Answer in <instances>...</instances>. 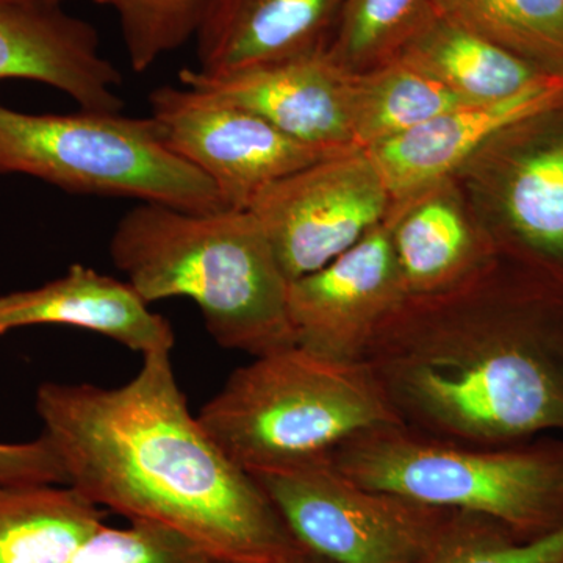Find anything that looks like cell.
Here are the masks:
<instances>
[{
    "instance_id": "cell-28",
    "label": "cell",
    "mask_w": 563,
    "mask_h": 563,
    "mask_svg": "<svg viewBox=\"0 0 563 563\" xmlns=\"http://www.w3.org/2000/svg\"><path fill=\"white\" fill-rule=\"evenodd\" d=\"M0 3H31V5H63L65 0H0Z\"/></svg>"
},
{
    "instance_id": "cell-29",
    "label": "cell",
    "mask_w": 563,
    "mask_h": 563,
    "mask_svg": "<svg viewBox=\"0 0 563 563\" xmlns=\"http://www.w3.org/2000/svg\"><path fill=\"white\" fill-rule=\"evenodd\" d=\"M2 335H3V331H2V329H0V336H2Z\"/></svg>"
},
{
    "instance_id": "cell-17",
    "label": "cell",
    "mask_w": 563,
    "mask_h": 563,
    "mask_svg": "<svg viewBox=\"0 0 563 563\" xmlns=\"http://www.w3.org/2000/svg\"><path fill=\"white\" fill-rule=\"evenodd\" d=\"M391 58L428 74L466 102H487L523 90L543 70L429 9Z\"/></svg>"
},
{
    "instance_id": "cell-11",
    "label": "cell",
    "mask_w": 563,
    "mask_h": 563,
    "mask_svg": "<svg viewBox=\"0 0 563 563\" xmlns=\"http://www.w3.org/2000/svg\"><path fill=\"white\" fill-rule=\"evenodd\" d=\"M354 76L325 47L225 74L179 73L187 87L214 92L322 151H358L352 140Z\"/></svg>"
},
{
    "instance_id": "cell-7",
    "label": "cell",
    "mask_w": 563,
    "mask_h": 563,
    "mask_svg": "<svg viewBox=\"0 0 563 563\" xmlns=\"http://www.w3.org/2000/svg\"><path fill=\"white\" fill-rule=\"evenodd\" d=\"M252 477L295 542L331 563H426L454 514L366 487L331 457Z\"/></svg>"
},
{
    "instance_id": "cell-2",
    "label": "cell",
    "mask_w": 563,
    "mask_h": 563,
    "mask_svg": "<svg viewBox=\"0 0 563 563\" xmlns=\"http://www.w3.org/2000/svg\"><path fill=\"white\" fill-rule=\"evenodd\" d=\"M407 299L366 363L399 422L451 442L504 446L563 437V299L504 282Z\"/></svg>"
},
{
    "instance_id": "cell-24",
    "label": "cell",
    "mask_w": 563,
    "mask_h": 563,
    "mask_svg": "<svg viewBox=\"0 0 563 563\" xmlns=\"http://www.w3.org/2000/svg\"><path fill=\"white\" fill-rule=\"evenodd\" d=\"M426 563H563V528L523 540L492 518L454 512Z\"/></svg>"
},
{
    "instance_id": "cell-4",
    "label": "cell",
    "mask_w": 563,
    "mask_h": 563,
    "mask_svg": "<svg viewBox=\"0 0 563 563\" xmlns=\"http://www.w3.org/2000/svg\"><path fill=\"white\" fill-rule=\"evenodd\" d=\"M198 418L251 476L329 459L358 433L401 424L366 363L329 361L298 344L233 372Z\"/></svg>"
},
{
    "instance_id": "cell-15",
    "label": "cell",
    "mask_w": 563,
    "mask_h": 563,
    "mask_svg": "<svg viewBox=\"0 0 563 563\" xmlns=\"http://www.w3.org/2000/svg\"><path fill=\"white\" fill-rule=\"evenodd\" d=\"M69 325L101 333L141 355L172 352V322L152 312L151 303L128 280L74 263L57 279L31 290L0 296V329Z\"/></svg>"
},
{
    "instance_id": "cell-16",
    "label": "cell",
    "mask_w": 563,
    "mask_h": 563,
    "mask_svg": "<svg viewBox=\"0 0 563 563\" xmlns=\"http://www.w3.org/2000/svg\"><path fill=\"white\" fill-rule=\"evenodd\" d=\"M343 0H211L195 35L198 70L225 74L321 49Z\"/></svg>"
},
{
    "instance_id": "cell-26",
    "label": "cell",
    "mask_w": 563,
    "mask_h": 563,
    "mask_svg": "<svg viewBox=\"0 0 563 563\" xmlns=\"http://www.w3.org/2000/svg\"><path fill=\"white\" fill-rule=\"evenodd\" d=\"M0 484L68 485L65 468L46 437L0 443Z\"/></svg>"
},
{
    "instance_id": "cell-18",
    "label": "cell",
    "mask_w": 563,
    "mask_h": 563,
    "mask_svg": "<svg viewBox=\"0 0 563 563\" xmlns=\"http://www.w3.org/2000/svg\"><path fill=\"white\" fill-rule=\"evenodd\" d=\"M496 203L515 254L563 284V133L533 141L509 158Z\"/></svg>"
},
{
    "instance_id": "cell-3",
    "label": "cell",
    "mask_w": 563,
    "mask_h": 563,
    "mask_svg": "<svg viewBox=\"0 0 563 563\" xmlns=\"http://www.w3.org/2000/svg\"><path fill=\"white\" fill-rule=\"evenodd\" d=\"M109 251L147 302H195L225 350L261 357L295 346L290 280L251 210L139 202L118 221Z\"/></svg>"
},
{
    "instance_id": "cell-21",
    "label": "cell",
    "mask_w": 563,
    "mask_h": 563,
    "mask_svg": "<svg viewBox=\"0 0 563 563\" xmlns=\"http://www.w3.org/2000/svg\"><path fill=\"white\" fill-rule=\"evenodd\" d=\"M432 9L548 73H563V0H429Z\"/></svg>"
},
{
    "instance_id": "cell-30",
    "label": "cell",
    "mask_w": 563,
    "mask_h": 563,
    "mask_svg": "<svg viewBox=\"0 0 563 563\" xmlns=\"http://www.w3.org/2000/svg\"><path fill=\"white\" fill-rule=\"evenodd\" d=\"M222 563H229V562H222Z\"/></svg>"
},
{
    "instance_id": "cell-27",
    "label": "cell",
    "mask_w": 563,
    "mask_h": 563,
    "mask_svg": "<svg viewBox=\"0 0 563 563\" xmlns=\"http://www.w3.org/2000/svg\"><path fill=\"white\" fill-rule=\"evenodd\" d=\"M279 563H331L325 561V559L320 558V555L309 553V551L303 550V548L299 547L295 553L285 558L284 561Z\"/></svg>"
},
{
    "instance_id": "cell-14",
    "label": "cell",
    "mask_w": 563,
    "mask_h": 563,
    "mask_svg": "<svg viewBox=\"0 0 563 563\" xmlns=\"http://www.w3.org/2000/svg\"><path fill=\"white\" fill-rule=\"evenodd\" d=\"M385 225L407 299L450 295L501 262L495 236L468 213L451 177L393 202Z\"/></svg>"
},
{
    "instance_id": "cell-22",
    "label": "cell",
    "mask_w": 563,
    "mask_h": 563,
    "mask_svg": "<svg viewBox=\"0 0 563 563\" xmlns=\"http://www.w3.org/2000/svg\"><path fill=\"white\" fill-rule=\"evenodd\" d=\"M428 9L429 0H343L329 55L350 73L383 65Z\"/></svg>"
},
{
    "instance_id": "cell-23",
    "label": "cell",
    "mask_w": 563,
    "mask_h": 563,
    "mask_svg": "<svg viewBox=\"0 0 563 563\" xmlns=\"http://www.w3.org/2000/svg\"><path fill=\"white\" fill-rule=\"evenodd\" d=\"M68 2V0H65ZM117 13L129 62L144 73L195 40L211 0H88Z\"/></svg>"
},
{
    "instance_id": "cell-25",
    "label": "cell",
    "mask_w": 563,
    "mask_h": 563,
    "mask_svg": "<svg viewBox=\"0 0 563 563\" xmlns=\"http://www.w3.org/2000/svg\"><path fill=\"white\" fill-rule=\"evenodd\" d=\"M66 563H222L201 544L166 526L131 520L125 528L103 523Z\"/></svg>"
},
{
    "instance_id": "cell-12",
    "label": "cell",
    "mask_w": 563,
    "mask_h": 563,
    "mask_svg": "<svg viewBox=\"0 0 563 563\" xmlns=\"http://www.w3.org/2000/svg\"><path fill=\"white\" fill-rule=\"evenodd\" d=\"M562 111L563 73H543L512 96L461 103L366 152L395 202L453 176L507 133Z\"/></svg>"
},
{
    "instance_id": "cell-6",
    "label": "cell",
    "mask_w": 563,
    "mask_h": 563,
    "mask_svg": "<svg viewBox=\"0 0 563 563\" xmlns=\"http://www.w3.org/2000/svg\"><path fill=\"white\" fill-rule=\"evenodd\" d=\"M0 174L35 177L77 195L187 211L228 209L214 185L165 143L151 117L35 114L0 103Z\"/></svg>"
},
{
    "instance_id": "cell-20",
    "label": "cell",
    "mask_w": 563,
    "mask_h": 563,
    "mask_svg": "<svg viewBox=\"0 0 563 563\" xmlns=\"http://www.w3.org/2000/svg\"><path fill=\"white\" fill-rule=\"evenodd\" d=\"M466 103L399 58H390L354 76L352 140L358 151L372 150L420 128L444 111Z\"/></svg>"
},
{
    "instance_id": "cell-13",
    "label": "cell",
    "mask_w": 563,
    "mask_h": 563,
    "mask_svg": "<svg viewBox=\"0 0 563 563\" xmlns=\"http://www.w3.org/2000/svg\"><path fill=\"white\" fill-rule=\"evenodd\" d=\"M29 80L65 92L80 110L122 113L121 70L95 27L63 5L0 3V81Z\"/></svg>"
},
{
    "instance_id": "cell-1",
    "label": "cell",
    "mask_w": 563,
    "mask_h": 563,
    "mask_svg": "<svg viewBox=\"0 0 563 563\" xmlns=\"http://www.w3.org/2000/svg\"><path fill=\"white\" fill-rule=\"evenodd\" d=\"M35 407L69 487L101 509L174 529L222 562L298 550L257 481L191 413L172 352L144 355L120 387L43 384Z\"/></svg>"
},
{
    "instance_id": "cell-19",
    "label": "cell",
    "mask_w": 563,
    "mask_h": 563,
    "mask_svg": "<svg viewBox=\"0 0 563 563\" xmlns=\"http://www.w3.org/2000/svg\"><path fill=\"white\" fill-rule=\"evenodd\" d=\"M103 523L69 485L0 484V563H66Z\"/></svg>"
},
{
    "instance_id": "cell-9",
    "label": "cell",
    "mask_w": 563,
    "mask_h": 563,
    "mask_svg": "<svg viewBox=\"0 0 563 563\" xmlns=\"http://www.w3.org/2000/svg\"><path fill=\"white\" fill-rule=\"evenodd\" d=\"M391 203L368 152L350 151L274 181L250 210L291 282L350 251L387 220Z\"/></svg>"
},
{
    "instance_id": "cell-5",
    "label": "cell",
    "mask_w": 563,
    "mask_h": 563,
    "mask_svg": "<svg viewBox=\"0 0 563 563\" xmlns=\"http://www.w3.org/2000/svg\"><path fill=\"white\" fill-rule=\"evenodd\" d=\"M331 461L366 487L492 518L518 539L563 528V437L483 446L385 424L352 437Z\"/></svg>"
},
{
    "instance_id": "cell-8",
    "label": "cell",
    "mask_w": 563,
    "mask_h": 563,
    "mask_svg": "<svg viewBox=\"0 0 563 563\" xmlns=\"http://www.w3.org/2000/svg\"><path fill=\"white\" fill-rule=\"evenodd\" d=\"M150 106L165 143L214 185L228 209L250 210L274 181L343 154L299 143L254 111L201 88L163 85L151 92Z\"/></svg>"
},
{
    "instance_id": "cell-10",
    "label": "cell",
    "mask_w": 563,
    "mask_h": 563,
    "mask_svg": "<svg viewBox=\"0 0 563 563\" xmlns=\"http://www.w3.org/2000/svg\"><path fill=\"white\" fill-rule=\"evenodd\" d=\"M406 301L385 221L335 261L288 285L296 344L335 362H363L374 336Z\"/></svg>"
}]
</instances>
